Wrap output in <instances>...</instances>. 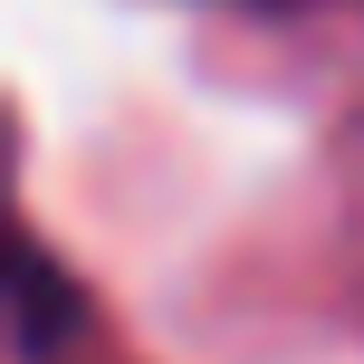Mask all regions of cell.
<instances>
[{
    "label": "cell",
    "mask_w": 364,
    "mask_h": 364,
    "mask_svg": "<svg viewBox=\"0 0 364 364\" xmlns=\"http://www.w3.org/2000/svg\"><path fill=\"white\" fill-rule=\"evenodd\" d=\"M87 326V297H77V278L58 269L48 250L19 259V355L29 364H58V346Z\"/></svg>",
    "instance_id": "cell-1"
}]
</instances>
